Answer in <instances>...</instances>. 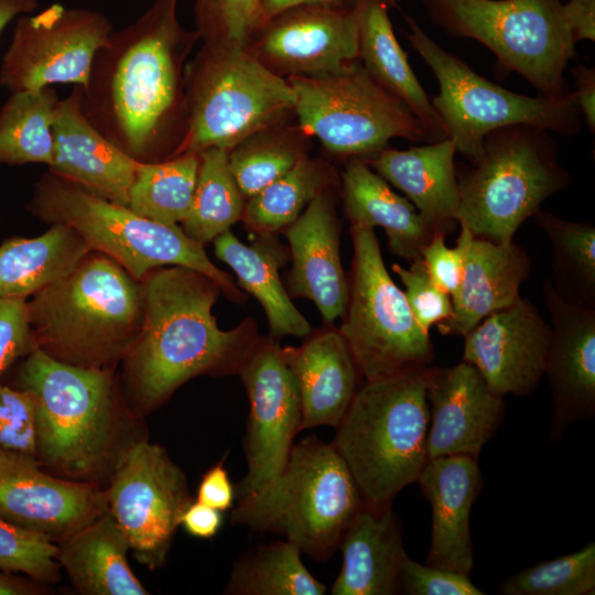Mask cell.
<instances>
[{
    "label": "cell",
    "instance_id": "6da1fadb",
    "mask_svg": "<svg viewBox=\"0 0 595 595\" xmlns=\"http://www.w3.org/2000/svg\"><path fill=\"white\" fill-rule=\"evenodd\" d=\"M177 2L154 0L113 30L82 87L87 120L139 163L178 156L187 133L185 69L199 35L181 24Z\"/></svg>",
    "mask_w": 595,
    "mask_h": 595
},
{
    "label": "cell",
    "instance_id": "7a4b0ae2",
    "mask_svg": "<svg viewBox=\"0 0 595 595\" xmlns=\"http://www.w3.org/2000/svg\"><path fill=\"white\" fill-rule=\"evenodd\" d=\"M141 282L143 322L121 361L126 396L139 413L154 410L197 376L238 375L261 335L252 317L227 331L218 327L217 282L181 266L156 268Z\"/></svg>",
    "mask_w": 595,
    "mask_h": 595
},
{
    "label": "cell",
    "instance_id": "3957f363",
    "mask_svg": "<svg viewBox=\"0 0 595 595\" xmlns=\"http://www.w3.org/2000/svg\"><path fill=\"white\" fill-rule=\"evenodd\" d=\"M39 349L52 358L95 369H115L142 326L140 280L108 256L91 250L66 275L26 301Z\"/></svg>",
    "mask_w": 595,
    "mask_h": 595
},
{
    "label": "cell",
    "instance_id": "277c9868",
    "mask_svg": "<svg viewBox=\"0 0 595 595\" xmlns=\"http://www.w3.org/2000/svg\"><path fill=\"white\" fill-rule=\"evenodd\" d=\"M431 366L366 381L359 387L331 442L347 465L364 504L390 507L418 480L428 462L430 422L426 386Z\"/></svg>",
    "mask_w": 595,
    "mask_h": 595
},
{
    "label": "cell",
    "instance_id": "5b68a950",
    "mask_svg": "<svg viewBox=\"0 0 595 595\" xmlns=\"http://www.w3.org/2000/svg\"><path fill=\"white\" fill-rule=\"evenodd\" d=\"M115 369L83 368L41 349L26 356L19 388L36 401V458L66 478L93 479L109 461L119 421Z\"/></svg>",
    "mask_w": 595,
    "mask_h": 595
},
{
    "label": "cell",
    "instance_id": "8992f818",
    "mask_svg": "<svg viewBox=\"0 0 595 595\" xmlns=\"http://www.w3.org/2000/svg\"><path fill=\"white\" fill-rule=\"evenodd\" d=\"M28 208L46 224L71 227L91 250L108 256L137 280L156 268L181 266L212 278L231 302L247 300L234 278L216 267L204 246L181 226L141 217L50 171L36 181Z\"/></svg>",
    "mask_w": 595,
    "mask_h": 595
},
{
    "label": "cell",
    "instance_id": "52a82bcc",
    "mask_svg": "<svg viewBox=\"0 0 595 595\" xmlns=\"http://www.w3.org/2000/svg\"><path fill=\"white\" fill-rule=\"evenodd\" d=\"M473 165L456 171L457 223L495 242L511 241L547 198L572 183L571 173L559 160L553 133L530 125L489 132Z\"/></svg>",
    "mask_w": 595,
    "mask_h": 595
},
{
    "label": "cell",
    "instance_id": "ba28073f",
    "mask_svg": "<svg viewBox=\"0 0 595 595\" xmlns=\"http://www.w3.org/2000/svg\"><path fill=\"white\" fill-rule=\"evenodd\" d=\"M364 505L335 447L312 435L293 444L274 487L259 498L238 502L231 521L280 533L302 553L325 560Z\"/></svg>",
    "mask_w": 595,
    "mask_h": 595
},
{
    "label": "cell",
    "instance_id": "9c48e42d",
    "mask_svg": "<svg viewBox=\"0 0 595 595\" xmlns=\"http://www.w3.org/2000/svg\"><path fill=\"white\" fill-rule=\"evenodd\" d=\"M187 133L181 154L229 151L251 133L292 119L294 91L247 47L202 45L186 64Z\"/></svg>",
    "mask_w": 595,
    "mask_h": 595
},
{
    "label": "cell",
    "instance_id": "30bf717a",
    "mask_svg": "<svg viewBox=\"0 0 595 595\" xmlns=\"http://www.w3.org/2000/svg\"><path fill=\"white\" fill-rule=\"evenodd\" d=\"M431 21L453 37L473 39L520 74L540 96L571 90L564 76L576 55L561 0H422Z\"/></svg>",
    "mask_w": 595,
    "mask_h": 595
},
{
    "label": "cell",
    "instance_id": "8fae6325",
    "mask_svg": "<svg viewBox=\"0 0 595 595\" xmlns=\"http://www.w3.org/2000/svg\"><path fill=\"white\" fill-rule=\"evenodd\" d=\"M404 19L409 43L437 79L439 94L431 102L446 138L453 140L456 152L472 164L482 155L484 138L502 127L530 125L565 138L582 130V116L572 91L554 100L508 90L446 52L411 17Z\"/></svg>",
    "mask_w": 595,
    "mask_h": 595
},
{
    "label": "cell",
    "instance_id": "7c38bea8",
    "mask_svg": "<svg viewBox=\"0 0 595 595\" xmlns=\"http://www.w3.org/2000/svg\"><path fill=\"white\" fill-rule=\"evenodd\" d=\"M353 261L344 336L366 381L425 369L434 360L430 333L413 316L390 277L374 228L350 225Z\"/></svg>",
    "mask_w": 595,
    "mask_h": 595
},
{
    "label": "cell",
    "instance_id": "4fadbf2b",
    "mask_svg": "<svg viewBox=\"0 0 595 595\" xmlns=\"http://www.w3.org/2000/svg\"><path fill=\"white\" fill-rule=\"evenodd\" d=\"M299 125L336 158H368L393 138L432 143L418 118L379 86L359 60L315 76L286 78Z\"/></svg>",
    "mask_w": 595,
    "mask_h": 595
},
{
    "label": "cell",
    "instance_id": "5bb4252c",
    "mask_svg": "<svg viewBox=\"0 0 595 595\" xmlns=\"http://www.w3.org/2000/svg\"><path fill=\"white\" fill-rule=\"evenodd\" d=\"M106 495L134 559L149 570L162 566L193 501L180 466L162 446L133 442L118 454Z\"/></svg>",
    "mask_w": 595,
    "mask_h": 595
},
{
    "label": "cell",
    "instance_id": "9a60e30c",
    "mask_svg": "<svg viewBox=\"0 0 595 595\" xmlns=\"http://www.w3.org/2000/svg\"><path fill=\"white\" fill-rule=\"evenodd\" d=\"M112 31L101 12L61 3L21 15L0 65V86L10 91L54 84L85 87L95 56Z\"/></svg>",
    "mask_w": 595,
    "mask_h": 595
},
{
    "label": "cell",
    "instance_id": "2e32d148",
    "mask_svg": "<svg viewBox=\"0 0 595 595\" xmlns=\"http://www.w3.org/2000/svg\"><path fill=\"white\" fill-rule=\"evenodd\" d=\"M238 376L250 407L244 440L247 473L235 489L244 502L266 495L281 477L302 413L298 382L279 342L261 336Z\"/></svg>",
    "mask_w": 595,
    "mask_h": 595
},
{
    "label": "cell",
    "instance_id": "e0dca14e",
    "mask_svg": "<svg viewBox=\"0 0 595 595\" xmlns=\"http://www.w3.org/2000/svg\"><path fill=\"white\" fill-rule=\"evenodd\" d=\"M249 47L284 78L337 72L358 60L354 0L289 8L266 21Z\"/></svg>",
    "mask_w": 595,
    "mask_h": 595
},
{
    "label": "cell",
    "instance_id": "ac0fdd59",
    "mask_svg": "<svg viewBox=\"0 0 595 595\" xmlns=\"http://www.w3.org/2000/svg\"><path fill=\"white\" fill-rule=\"evenodd\" d=\"M109 510L106 490L54 477L36 456L0 447V518L60 543Z\"/></svg>",
    "mask_w": 595,
    "mask_h": 595
},
{
    "label": "cell",
    "instance_id": "d6986e66",
    "mask_svg": "<svg viewBox=\"0 0 595 595\" xmlns=\"http://www.w3.org/2000/svg\"><path fill=\"white\" fill-rule=\"evenodd\" d=\"M550 343V324L531 301L520 298L464 336L463 361L480 372L494 394L528 396L544 376Z\"/></svg>",
    "mask_w": 595,
    "mask_h": 595
},
{
    "label": "cell",
    "instance_id": "ffe728a7",
    "mask_svg": "<svg viewBox=\"0 0 595 595\" xmlns=\"http://www.w3.org/2000/svg\"><path fill=\"white\" fill-rule=\"evenodd\" d=\"M542 293L551 320L544 368L553 399L550 437L556 441L570 424L595 414V307L563 299L550 279Z\"/></svg>",
    "mask_w": 595,
    "mask_h": 595
},
{
    "label": "cell",
    "instance_id": "44dd1931",
    "mask_svg": "<svg viewBox=\"0 0 595 595\" xmlns=\"http://www.w3.org/2000/svg\"><path fill=\"white\" fill-rule=\"evenodd\" d=\"M426 400L428 461L451 455L477 459L505 413L504 398L494 394L480 372L463 360L452 368L431 367Z\"/></svg>",
    "mask_w": 595,
    "mask_h": 595
},
{
    "label": "cell",
    "instance_id": "7402d4cb",
    "mask_svg": "<svg viewBox=\"0 0 595 595\" xmlns=\"http://www.w3.org/2000/svg\"><path fill=\"white\" fill-rule=\"evenodd\" d=\"M339 197L340 186L323 192L282 231L292 260L285 289L291 299L312 301L325 325L342 318L348 301V278L339 251Z\"/></svg>",
    "mask_w": 595,
    "mask_h": 595
},
{
    "label": "cell",
    "instance_id": "603a6c76",
    "mask_svg": "<svg viewBox=\"0 0 595 595\" xmlns=\"http://www.w3.org/2000/svg\"><path fill=\"white\" fill-rule=\"evenodd\" d=\"M82 86L60 99L54 113V156L48 171L109 202L128 204L139 162L104 137L80 109Z\"/></svg>",
    "mask_w": 595,
    "mask_h": 595
},
{
    "label": "cell",
    "instance_id": "cb8c5ba5",
    "mask_svg": "<svg viewBox=\"0 0 595 595\" xmlns=\"http://www.w3.org/2000/svg\"><path fill=\"white\" fill-rule=\"evenodd\" d=\"M298 347H281L301 399V431L321 425L337 428L358 391L361 376L339 329H313Z\"/></svg>",
    "mask_w": 595,
    "mask_h": 595
},
{
    "label": "cell",
    "instance_id": "d4e9b609",
    "mask_svg": "<svg viewBox=\"0 0 595 595\" xmlns=\"http://www.w3.org/2000/svg\"><path fill=\"white\" fill-rule=\"evenodd\" d=\"M416 482L432 509L426 564L468 575L474 565L469 515L482 489L477 459L467 455L430 459Z\"/></svg>",
    "mask_w": 595,
    "mask_h": 595
},
{
    "label": "cell",
    "instance_id": "484cf974",
    "mask_svg": "<svg viewBox=\"0 0 595 595\" xmlns=\"http://www.w3.org/2000/svg\"><path fill=\"white\" fill-rule=\"evenodd\" d=\"M455 153V143L445 138L407 150L388 145L361 160L387 183L403 192L435 232L447 235L458 225Z\"/></svg>",
    "mask_w": 595,
    "mask_h": 595
},
{
    "label": "cell",
    "instance_id": "4316f807",
    "mask_svg": "<svg viewBox=\"0 0 595 595\" xmlns=\"http://www.w3.org/2000/svg\"><path fill=\"white\" fill-rule=\"evenodd\" d=\"M529 273V256L513 240L474 236L461 286L452 298L453 315L436 326L439 332L464 337L488 315L513 305Z\"/></svg>",
    "mask_w": 595,
    "mask_h": 595
},
{
    "label": "cell",
    "instance_id": "83f0119b",
    "mask_svg": "<svg viewBox=\"0 0 595 595\" xmlns=\"http://www.w3.org/2000/svg\"><path fill=\"white\" fill-rule=\"evenodd\" d=\"M342 569L331 587L333 595H392L407 552L401 527L391 506L364 505L345 529L339 545Z\"/></svg>",
    "mask_w": 595,
    "mask_h": 595
},
{
    "label": "cell",
    "instance_id": "f1b7e54d",
    "mask_svg": "<svg viewBox=\"0 0 595 595\" xmlns=\"http://www.w3.org/2000/svg\"><path fill=\"white\" fill-rule=\"evenodd\" d=\"M340 197L350 225L381 227L390 252L409 262L421 257L435 231L413 204L393 192L361 159L349 158L340 173Z\"/></svg>",
    "mask_w": 595,
    "mask_h": 595
},
{
    "label": "cell",
    "instance_id": "f546056e",
    "mask_svg": "<svg viewBox=\"0 0 595 595\" xmlns=\"http://www.w3.org/2000/svg\"><path fill=\"white\" fill-rule=\"evenodd\" d=\"M213 244L215 256L235 272L238 284L261 304L270 338L277 342L285 336L305 338L312 333L313 327L295 307L280 279L279 271L288 260L289 248L278 240L277 235L255 236L247 245L227 230Z\"/></svg>",
    "mask_w": 595,
    "mask_h": 595
},
{
    "label": "cell",
    "instance_id": "4dcf8cb0",
    "mask_svg": "<svg viewBox=\"0 0 595 595\" xmlns=\"http://www.w3.org/2000/svg\"><path fill=\"white\" fill-rule=\"evenodd\" d=\"M358 22V60L369 76L401 100L421 122L432 142L446 138L431 99L399 44L385 0H354Z\"/></svg>",
    "mask_w": 595,
    "mask_h": 595
},
{
    "label": "cell",
    "instance_id": "1f68e13d",
    "mask_svg": "<svg viewBox=\"0 0 595 595\" xmlns=\"http://www.w3.org/2000/svg\"><path fill=\"white\" fill-rule=\"evenodd\" d=\"M129 542L108 510L57 545V561L74 586L89 595H144L133 574Z\"/></svg>",
    "mask_w": 595,
    "mask_h": 595
},
{
    "label": "cell",
    "instance_id": "d6a6232c",
    "mask_svg": "<svg viewBox=\"0 0 595 595\" xmlns=\"http://www.w3.org/2000/svg\"><path fill=\"white\" fill-rule=\"evenodd\" d=\"M89 251L87 242L63 224L34 238L7 239L0 245V299L26 300L69 273Z\"/></svg>",
    "mask_w": 595,
    "mask_h": 595
},
{
    "label": "cell",
    "instance_id": "836d02e7",
    "mask_svg": "<svg viewBox=\"0 0 595 595\" xmlns=\"http://www.w3.org/2000/svg\"><path fill=\"white\" fill-rule=\"evenodd\" d=\"M340 186V173L323 158H305L246 201L241 221L255 236L278 235L323 192Z\"/></svg>",
    "mask_w": 595,
    "mask_h": 595
},
{
    "label": "cell",
    "instance_id": "e575fe53",
    "mask_svg": "<svg viewBox=\"0 0 595 595\" xmlns=\"http://www.w3.org/2000/svg\"><path fill=\"white\" fill-rule=\"evenodd\" d=\"M312 137L292 119L246 137L228 151V163L246 199L310 156Z\"/></svg>",
    "mask_w": 595,
    "mask_h": 595
},
{
    "label": "cell",
    "instance_id": "d590c367",
    "mask_svg": "<svg viewBox=\"0 0 595 595\" xmlns=\"http://www.w3.org/2000/svg\"><path fill=\"white\" fill-rule=\"evenodd\" d=\"M58 100L51 87L11 91L0 108V164H52Z\"/></svg>",
    "mask_w": 595,
    "mask_h": 595
},
{
    "label": "cell",
    "instance_id": "8d00e7d4",
    "mask_svg": "<svg viewBox=\"0 0 595 595\" xmlns=\"http://www.w3.org/2000/svg\"><path fill=\"white\" fill-rule=\"evenodd\" d=\"M197 178L183 231L202 246L230 230L242 218L246 198L228 163V151L208 148L197 153Z\"/></svg>",
    "mask_w": 595,
    "mask_h": 595
},
{
    "label": "cell",
    "instance_id": "74e56055",
    "mask_svg": "<svg viewBox=\"0 0 595 595\" xmlns=\"http://www.w3.org/2000/svg\"><path fill=\"white\" fill-rule=\"evenodd\" d=\"M198 164L197 153H185L155 163H139L127 207L150 220L182 224L192 205Z\"/></svg>",
    "mask_w": 595,
    "mask_h": 595
},
{
    "label": "cell",
    "instance_id": "f35d334b",
    "mask_svg": "<svg viewBox=\"0 0 595 595\" xmlns=\"http://www.w3.org/2000/svg\"><path fill=\"white\" fill-rule=\"evenodd\" d=\"M533 219L551 245L556 292L570 302L595 307V226L542 209Z\"/></svg>",
    "mask_w": 595,
    "mask_h": 595
},
{
    "label": "cell",
    "instance_id": "ab89813d",
    "mask_svg": "<svg viewBox=\"0 0 595 595\" xmlns=\"http://www.w3.org/2000/svg\"><path fill=\"white\" fill-rule=\"evenodd\" d=\"M298 547L286 540L262 544L241 556L225 593L235 595H323L326 587L311 575Z\"/></svg>",
    "mask_w": 595,
    "mask_h": 595
},
{
    "label": "cell",
    "instance_id": "60d3db41",
    "mask_svg": "<svg viewBox=\"0 0 595 595\" xmlns=\"http://www.w3.org/2000/svg\"><path fill=\"white\" fill-rule=\"evenodd\" d=\"M498 591L502 595H593L595 543L521 570L501 581Z\"/></svg>",
    "mask_w": 595,
    "mask_h": 595
},
{
    "label": "cell",
    "instance_id": "b9f144b4",
    "mask_svg": "<svg viewBox=\"0 0 595 595\" xmlns=\"http://www.w3.org/2000/svg\"><path fill=\"white\" fill-rule=\"evenodd\" d=\"M195 31L204 45L247 47L260 28L259 0H195Z\"/></svg>",
    "mask_w": 595,
    "mask_h": 595
},
{
    "label": "cell",
    "instance_id": "7bdbcfd3",
    "mask_svg": "<svg viewBox=\"0 0 595 595\" xmlns=\"http://www.w3.org/2000/svg\"><path fill=\"white\" fill-rule=\"evenodd\" d=\"M57 545L44 534L30 531L0 518V570L24 573L37 583L60 580Z\"/></svg>",
    "mask_w": 595,
    "mask_h": 595
},
{
    "label": "cell",
    "instance_id": "ee69618b",
    "mask_svg": "<svg viewBox=\"0 0 595 595\" xmlns=\"http://www.w3.org/2000/svg\"><path fill=\"white\" fill-rule=\"evenodd\" d=\"M409 268L392 264L399 277L410 310L419 325L428 333L453 315L452 298L430 275L422 258L409 262Z\"/></svg>",
    "mask_w": 595,
    "mask_h": 595
},
{
    "label": "cell",
    "instance_id": "f6af8a7d",
    "mask_svg": "<svg viewBox=\"0 0 595 595\" xmlns=\"http://www.w3.org/2000/svg\"><path fill=\"white\" fill-rule=\"evenodd\" d=\"M0 447L36 455V401L29 390L0 383Z\"/></svg>",
    "mask_w": 595,
    "mask_h": 595
},
{
    "label": "cell",
    "instance_id": "bcb514c9",
    "mask_svg": "<svg viewBox=\"0 0 595 595\" xmlns=\"http://www.w3.org/2000/svg\"><path fill=\"white\" fill-rule=\"evenodd\" d=\"M459 235L454 248L445 244L446 235L435 232L422 248L421 258L435 283L453 298L462 283L466 256L474 234L465 224H458Z\"/></svg>",
    "mask_w": 595,
    "mask_h": 595
},
{
    "label": "cell",
    "instance_id": "7dc6e473",
    "mask_svg": "<svg viewBox=\"0 0 595 595\" xmlns=\"http://www.w3.org/2000/svg\"><path fill=\"white\" fill-rule=\"evenodd\" d=\"M399 591L409 595H484L468 575L423 565L409 556L405 558L400 570Z\"/></svg>",
    "mask_w": 595,
    "mask_h": 595
},
{
    "label": "cell",
    "instance_id": "c3c4849f",
    "mask_svg": "<svg viewBox=\"0 0 595 595\" xmlns=\"http://www.w3.org/2000/svg\"><path fill=\"white\" fill-rule=\"evenodd\" d=\"M37 349L26 300L0 299V376L19 358Z\"/></svg>",
    "mask_w": 595,
    "mask_h": 595
},
{
    "label": "cell",
    "instance_id": "681fc988",
    "mask_svg": "<svg viewBox=\"0 0 595 595\" xmlns=\"http://www.w3.org/2000/svg\"><path fill=\"white\" fill-rule=\"evenodd\" d=\"M235 495L236 490L223 459L203 475L196 500L223 512L232 506Z\"/></svg>",
    "mask_w": 595,
    "mask_h": 595
},
{
    "label": "cell",
    "instance_id": "f907efd6",
    "mask_svg": "<svg viewBox=\"0 0 595 595\" xmlns=\"http://www.w3.org/2000/svg\"><path fill=\"white\" fill-rule=\"evenodd\" d=\"M221 522V511L197 500H193L181 517V526L184 530L201 539L213 538L218 532Z\"/></svg>",
    "mask_w": 595,
    "mask_h": 595
},
{
    "label": "cell",
    "instance_id": "816d5d0a",
    "mask_svg": "<svg viewBox=\"0 0 595 595\" xmlns=\"http://www.w3.org/2000/svg\"><path fill=\"white\" fill-rule=\"evenodd\" d=\"M564 19L575 43L595 40V0H569L562 4Z\"/></svg>",
    "mask_w": 595,
    "mask_h": 595
},
{
    "label": "cell",
    "instance_id": "f5cc1de1",
    "mask_svg": "<svg viewBox=\"0 0 595 595\" xmlns=\"http://www.w3.org/2000/svg\"><path fill=\"white\" fill-rule=\"evenodd\" d=\"M575 83L572 91L581 116L592 132L595 130V68L578 64L571 68Z\"/></svg>",
    "mask_w": 595,
    "mask_h": 595
},
{
    "label": "cell",
    "instance_id": "db71d44e",
    "mask_svg": "<svg viewBox=\"0 0 595 595\" xmlns=\"http://www.w3.org/2000/svg\"><path fill=\"white\" fill-rule=\"evenodd\" d=\"M353 0H259L260 26L275 14L293 7L315 3H343ZM389 8L398 7L399 0H385Z\"/></svg>",
    "mask_w": 595,
    "mask_h": 595
},
{
    "label": "cell",
    "instance_id": "11a10c76",
    "mask_svg": "<svg viewBox=\"0 0 595 595\" xmlns=\"http://www.w3.org/2000/svg\"><path fill=\"white\" fill-rule=\"evenodd\" d=\"M37 8V0H0V34L15 18L31 14Z\"/></svg>",
    "mask_w": 595,
    "mask_h": 595
},
{
    "label": "cell",
    "instance_id": "9f6ffc18",
    "mask_svg": "<svg viewBox=\"0 0 595 595\" xmlns=\"http://www.w3.org/2000/svg\"><path fill=\"white\" fill-rule=\"evenodd\" d=\"M36 584L28 580L0 570V595H30L39 593Z\"/></svg>",
    "mask_w": 595,
    "mask_h": 595
}]
</instances>
